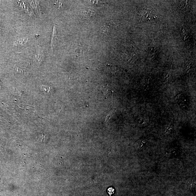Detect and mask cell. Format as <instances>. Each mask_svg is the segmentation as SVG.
<instances>
[{
    "mask_svg": "<svg viewBox=\"0 0 196 196\" xmlns=\"http://www.w3.org/2000/svg\"><path fill=\"white\" fill-rule=\"evenodd\" d=\"M141 19L143 21H148L152 20L154 18V14L151 10L143 9L139 13Z\"/></svg>",
    "mask_w": 196,
    "mask_h": 196,
    "instance_id": "cell-1",
    "label": "cell"
},
{
    "mask_svg": "<svg viewBox=\"0 0 196 196\" xmlns=\"http://www.w3.org/2000/svg\"><path fill=\"white\" fill-rule=\"evenodd\" d=\"M103 92L104 95L106 96V97H110L112 95V89L110 88V87L108 86L104 87L102 88Z\"/></svg>",
    "mask_w": 196,
    "mask_h": 196,
    "instance_id": "cell-2",
    "label": "cell"
},
{
    "mask_svg": "<svg viewBox=\"0 0 196 196\" xmlns=\"http://www.w3.org/2000/svg\"><path fill=\"white\" fill-rule=\"evenodd\" d=\"M108 193H109L110 196H111L112 194L114 192V189L112 187H110L108 189Z\"/></svg>",
    "mask_w": 196,
    "mask_h": 196,
    "instance_id": "cell-3",
    "label": "cell"
}]
</instances>
